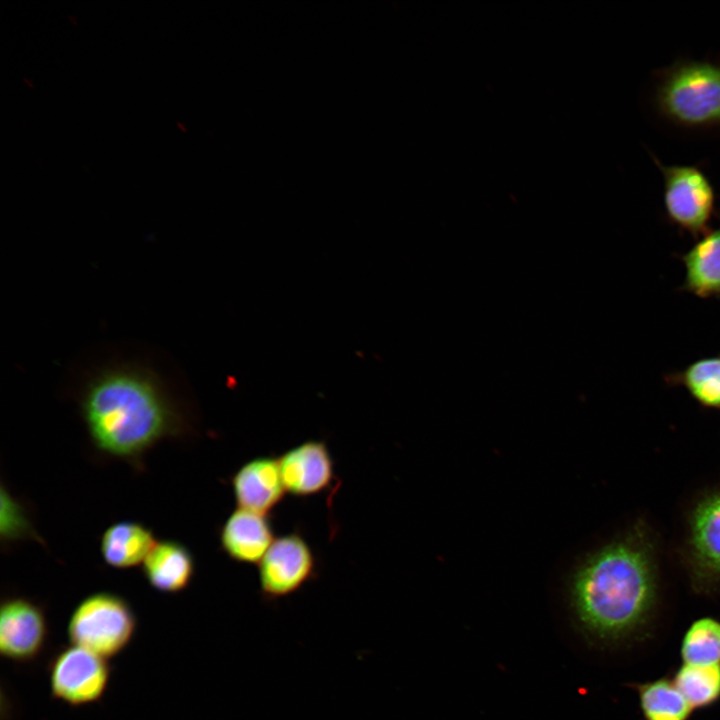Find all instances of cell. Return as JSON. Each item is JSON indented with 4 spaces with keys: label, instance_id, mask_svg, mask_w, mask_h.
<instances>
[{
    "label": "cell",
    "instance_id": "15",
    "mask_svg": "<svg viewBox=\"0 0 720 720\" xmlns=\"http://www.w3.org/2000/svg\"><path fill=\"white\" fill-rule=\"evenodd\" d=\"M155 543L149 528L138 522L121 521L104 531L100 552L109 566L128 569L143 563Z\"/></svg>",
    "mask_w": 720,
    "mask_h": 720
},
{
    "label": "cell",
    "instance_id": "8",
    "mask_svg": "<svg viewBox=\"0 0 720 720\" xmlns=\"http://www.w3.org/2000/svg\"><path fill=\"white\" fill-rule=\"evenodd\" d=\"M108 659L70 644L51 660L48 670L50 693L72 707L98 702L110 681Z\"/></svg>",
    "mask_w": 720,
    "mask_h": 720
},
{
    "label": "cell",
    "instance_id": "20",
    "mask_svg": "<svg viewBox=\"0 0 720 720\" xmlns=\"http://www.w3.org/2000/svg\"><path fill=\"white\" fill-rule=\"evenodd\" d=\"M32 535V526L22 505L2 488V539L13 541Z\"/></svg>",
    "mask_w": 720,
    "mask_h": 720
},
{
    "label": "cell",
    "instance_id": "13",
    "mask_svg": "<svg viewBox=\"0 0 720 720\" xmlns=\"http://www.w3.org/2000/svg\"><path fill=\"white\" fill-rule=\"evenodd\" d=\"M195 573L190 550L176 540L156 542L143 562V574L152 588L174 594L185 590Z\"/></svg>",
    "mask_w": 720,
    "mask_h": 720
},
{
    "label": "cell",
    "instance_id": "10",
    "mask_svg": "<svg viewBox=\"0 0 720 720\" xmlns=\"http://www.w3.org/2000/svg\"><path fill=\"white\" fill-rule=\"evenodd\" d=\"M278 462L285 490L294 497L326 493L338 482L334 459L325 441H304L282 453Z\"/></svg>",
    "mask_w": 720,
    "mask_h": 720
},
{
    "label": "cell",
    "instance_id": "7",
    "mask_svg": "<svg viewBox=\"0 0 720 720\" xmlns=\"http://www.w3.org/2000/svg\"><path fill=\"white\" fill-rule=\"evenodd\" d=\"M259 591L265 601H276L298 592L318 576V559L299 532L276 537L257 565Z\"/></svg>",
    "mask_w": 720,
    "mask_h": 720
},
{
    "label": "cell",
    "instance_id": "1",
    "mask_svg": "<svg viewBox=\"0 0 720 720\" xmlns=\"http://www.w3.org/2000/svg\"><path fill=\"white\" fill-rule=\"evenodd\" d=\"M654 539L637 523L592 553L572 577L571 604L582 631L603 644L634 640L649 628L659 601Z\"/></svg>",
    "mask_w": 720,
    "mask_h": 720
},
{
    "label": "cell",
    "instance_id": "4",
    "mask_svg": "<svg viewBox=\"0 0 720 720\" xmlns=\"http://www.w3.org/2000/svg\"><path fill=\"white\" fill-rule=\"evenodd\" d=\"M136 628L135 612L126 599L112 592H96L72 611L67 636L70 644L109 659L127 648Z\"/></svg>",
    "mask_w": 720,
    "mask_h": 720
},
{
    "label": "cell",
    "instance_id": "18",
    "mask_svg": "<svg viewBox=\"0 0 720 720\" xmlns=\"http://www.w3.org/2000/svg\"><path fill=\"white\" fill-rule=\"evenodd\" d=\"M672 679L693 709L707 708L720 700V664H682Z\"/></svg>",
    "mask_w": 720,
    "mask_h": 720
},
{
    "label": "cell",
    "instance_id": "9",
    "mask_svg": "<svg viewBox=\"0 0 720 720\" xmlns=\"http://www.w3.org/2000/svg\"><path fill=\"white\" fill-rule=\"evenodd\" d=\"M48 623L43 609L25 597H10L0 607V653L16 663L35 660L44 650Z\"/></svg>",
    "mask_w": 720,
    "mask_h": 720
},
{
    "label": "cell",
    "instance_id": "6",
    "mask_svg": "<svg viewBox=\"0 0 720 720\" xmlns=\"http://www.w3.org/2000/svg\"><path fill=\"white\" fill-rule=\"evenodd\" d=\"M682 559L696 593L720 591V489L706 492L690 508Z\"/></svg>",
    "mask_w": 720,
    "mask_h": 720
},
{
    "label": "cell",
    "instance_id": "14",
    "mask_svg": "<svg viewBox=\"0 0 720 720\" xmlns=\"http://www.w3.org/2000/svg\"><path fill=\"white\" fill-rule=\"evenodd\" d=\"M681 289L701 299L720 297V227L708 230L681 255Z\"/></svg>",
    "mask_w": 720,
    "mask_h": 720
},
{
    "label": "cell",
    "instance_id": "12",
    "mask_svg": "<svg viewBox=\"0 0 720 720\" xmlns=\"http://www.w3.org/2000/svg\"><path fill=\"white\" fill-rule=\"evenodd\" d=\"M275 538L270 515L239 507L226 518L219 530L222 551L240 564L258 565Z\"/></svg>",
    "mask_w": 720,
    "mask_h": 720
},
{
    "label": "cell",
    "instance_id": "3",
    "mask_svg": "<svg viewBox=\"0 0 720 720\" xmlns=\"http://www.w3.org/2000/svg\"><path fill=\"white\" fill-rule=\"evenodd\" d=\"M650 108L686 133L720 131V58L679 57L653 72Z\"/></svg>",
    "mask_w": 720,
    "mask_h": 720
},
{
    "label": "cell",
    "instance_id": "19",
    "mask_svg": "<svg viewBox=\"0 0 720 720\" xmlns=\"http://www.w3.org/2000/svg\"><path fill=\"white\" fill-rule=\"evenodd\" d=\"M680 655L683 664H720V621L702 617L692 622L683 635Z\"/></svg>",
    "mask_w": 720,
    "mask_h": 720
},
{
    "label": "cell",
    "instance_id": "2",
    "mask_svg": "<svg viewBox=\"0 0 720 720\" xmlns=\"http://www.w3.org/2000/svg\"><path fill=\"white\" fill-rule=\"evenodd\" d=\"M81 412L94 447L136 467L160 441L188 430L183 414L160 384L134 369L96 377L83 394Z\"/></svg>",
    "mask_w": 720,
    "mask_h": 720
},
{
    "label": "cell",
    "instance_id": "5",
    "mask_svg": "<svg viewBox=\"0 0 720 720\" xmlns=\"http://www.w3.org/2000/svg\"><path fill=\"white\" fill-rule=\"evenodd\" d=\"M663 179L667 221L698 239L708 230L717 209L715 187L699 164H665L649 151Z\"/></svg>",
    "mask_w": 720,
    "mask_h": 720
},
{
    "label": "cell",
    "instance_id": "11",
    "mask_svg": "<svg viewBox=\"0 0 720 720\" xmlns=\"http://www.w3.org/2000/svg\"><path fill=\"white\" fill-rule=\"evenodd\" d=\"M237 507L270 515L287 493L278 457L257 456L243 463L231 476Z\"/></svg>",
    "mask_w": 720,
    "mask_h": 720
},
{
    "label": "cell",
    "instance_id": "17",
    "mask_svg": "<svg viewBox=\"0 0 720 720\" xmlns=\"http://www.w3.org/2000/svg\"><path fill=\"white\" fill-rule=\"evenodd\" d=\"M666 380L682 386L702 407L720 411V354L697 359Z\"/></svg>",
    "mask_w": 720,
    "mask_h": 720
},
{
    "label": "cell",
    "instance_id": "16",
    "mask_svg": "<svg viewBox=\"0 0 720 720\" xmlns=\"http://www.w3.org/2000/svg\"><path fill=\"white\" fill-rule=\"evenodd\" d=\"M645 720H689L693 708L673 679L662 677L631 685Z\"/></svg>",
    "mask_w": 720,
    "mask_h": 720
}]
</instances>
